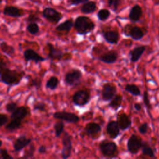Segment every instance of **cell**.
<instances>
[{"label":"cell","mask_w":159,"mask_h":159,"mask_svg":"<svg viewBox=\"0 0 159 159\" xmlns=\"http://www.w3.org/2000/svg\"><path fill=\"white\" fill-rule=\"evenodd\" d=\"M3 14L12 17H20L24 15V11L14 6H6L3 9Z\"/></svg>","instance_id":"14"},{"label":"cell","mask_w":159,"mask_h":159,"mask_svg":"<svg viewBox=\"0 0 159 159\" xmlns=\"http://www.w3.org/2000/svg\"><path fill=\"white\" fill-rule=\"evenodd\" d=\"M1 50L7 55L9 57H12L15 53L14 48L11 45L7 44L5 42H2L1 43Z\"/></svg>","instance_id":"29"},{"label":"cell","mask_w":159,"mask_h":159,"mask_svg":"<svg viewBox=\"0 0 159 159\" xmlns=\"http://www.w3.org/2000/svg\"><path fill=\"white\" fill-rule=\"evenodd\" d=\"M111 15V12L107 9H101L98 11L97 17L101 21H105L109 19Z\"/></svg>","instance_id":"31"},{"label":"cell","mask_w":159,"mask_h":159,"mask_svg":"<svg viewBox=\"0 0 159 159\" xmlns=\"http://www.w3.org/2000/svg\"><path fill=\"white\" fill-rule=\"evenodd\" d=\"M142 153L143 155L149 157L150 158H155V153L152 148L146 142H143L142 146Z\"/></svg>","instance_id":"28"},{"label":"cell","mask_w":159,"mask_h":159,"mask_svg":"<svg viewBox=\"0 0 159 159\" xmlns=\"http://www.w3.org/2000/svg\"><path fill=\"white\" fill-rule=\"evenodd\" d=\"M122 101V97L120 94H116L111 100L109 106L112 109L116 111L121 106Z\"/></svg>","instance_id":"26"},{"label":"cell","mask_w":159,"mask_h":159,"mask_svg":"<svg viewBox=\"0 0 159 159\" xmlns=\"http://www.w3.org/2000/svg\"><path fill=\"white\" fill-rule=\"evenodd\" d=\"M84 130L86 133L93 139H97L100 135L101 127L100 125L97 123L89 122L86 125Z\"/></svg>","instance_id":"12"},{"label":"cell","mask_w":159,"mask_h":159,"mask_svg":"<svg viewBox=\"0 0 159 159\" xmlns=\"http://www.w3.org/2000/svg\"><path fill=\"white\" fill-rule=\"evenodd\" d=\"M54 130H55V135L57 137H59L62 132H63L64 129V124L61 121L57 122L54 124Z\"/></svg>","instance_id":"33"},{"label":"cell","mask_w":159,"mask_h":159,"mask_svg":"<svg viewBox=\"0 0 159 159\" xmlns=\"http://www.w3.org/2000/svg\"><path fill=\"white\" fill-rule=\"evenodd\" d=\"M145 48H146L145 46L141 45V46L136 47L134 48H133L132 50H130L129 52V55L130 57V61L134 63L140 59V58L141 57L143 52H145Z\"/></svg>","instance_id":"23"},{"label":"cell","mask_w":159,"mask_h":159,"mask_svg":"<svg viewBox=\"0 0 159 159\" xmlns=\"http://www.w3.org/2000/svg\"><path fill=\"white\" fill-rule=\"evenodd\" d=\"M34 111H39L41 112H44L46 110V104L42 102H39L34 104L33 106Z\"/></svg>","instance_id":"38"},{"label":"cell","mask_w":159,"mask_h":159,"mask_svg":"<svg viewBox=\"0 0 159 159\" xmlns=\"http://www.w3.org/2000/svg\"><path fill=\"white\" fill-rule=\"evenodd\" d=\"M48 50V58L51 60H60L63 55L61 50L55 47L52 43H48L47 44Z\"/></svg>","instance_id":"19"},{"label":"cell","mask_w":159,"mask_h":159,"mask_svg":"<svg viewBox=\"0 0 159 159\" xmlns=\"http://www.w3.org/2000/svg\"><path fill=\"white\" fill-rule=\"evenodd\" d=\"M24 57L25 61H33L36 63L44 61L45 60V58L41 57L35 51L30 48L24 52Z\"/></svg>","instance_id":"13"},{"label":"cell","mask_w":159,"mask_h":159,"mask_svg":"<svg viewBox=\"0 0 159 159\" xmlns=\"http://www.w3.org/2000/svg\"><path fill=\"white\" fill-rule=\"evenodd\" d=\"M148 130V125L147 123L145 122L142 124L139 127V131L141 134H145Z\"/></svg>","instance_id":"40"},{"label":"cell","mask_w":159,"mask_h":159,"mask_svg":"<svg viewBox=\"0 0 159 159\" xmlns=\"http://www.w3.org/2000/svg\"><path fill=\"white\" fill-rule=\"evenodd\" d=\"M22 78V73L15 70L6 67L2 60L1 61V81L7 85H16L19 83Z\"/></svg>","instance_id":"1"},{"label":"cell","mask_w":159,"mask_h":159,"mask_svg":"<svg viewBox=\"0 0 159 159\" xmlns=\"http://www.w3.org/2000/svg\"><path fill=\"white\" fill-rule=\"evenodd\" d=\"M32 84L35 86H40L41 85V81L39 79H34L33 81H32Z\"/></svg>","instance_id":"46"},{"label":"cell","mask_w":159,"mask_h":159,"mask_svg":"<svg viewBox=\"0 0 159 159\" xmlns=\"http://www.w3.org/2000/svg\"><path fill=\"white\" fill-rule=\"evenodd\" d=\"M120 127L117 121L111 120L108 122L106 127V132L108 135L112 138H116L120 132Z\"/></svg>","instance_id":"17"},{"label":"cell","mask_w":159,"mask_h":159,"mask_svg":"<svg viewBox=\"0 0 159 159\" xmlns=\"http://www.w3.org/2000/svg\"><path fill=\"white\" fill-rule=\"evenodd\" d=\"M62 145L61 157L64 159L68 158L71 156L72 150L71 136L68 132H65L63 135L62 138Z\"/></svg>","instance_id":"7"},{"label":"cell","mask_w":159,"mask_h":159,"mask_svg":"<svg viewBox=\"0 0 159 159\" xmlns=\"http://www.w3.org/2000/svg\"><path fill=\"white\" fill-rule=\"evenodd\" d=\"M97 9V4L94 1H88L81 6L80 11L84 14H91Z\"/></svg>","instance_id":"24"},{"label":"cell","mask_w":159,"mask_h":159,"mask_svg":"<svg viewBox=\"0 0 159 159\" xmlns=\"http://www.w3.org/2000/svg\"><path fill=\"white\" fill-rule=\"evenodd\" d=\"M117 122L122 130H125L129 128L132 124V120L129 116L125 113H120L117 115Z\"/></svg>","instance_id":"15"},{"label":"cell","mask_w":159,"mask_h":159,"mask_svg":"<svg viewBox=\"0 0 159 159\" xmlns=\"http://www.w3.org/2000/svg\"><path fill=\"white\" fill-rule=\"evenodd\" d=\"M31 142V139L27 138L25 135L19 136L15 140L13 147L15 152H19L24 147H27Z\"/></svg>","instance_id":"18"},{"label":"cell","mask_w":159,"mask_h":159,"mask_svg":"<svg viewBox=\"0 0 159 159\" xmlns=\"http://www.w3.org/2000/svg\"><path fill=\"white\" fill-rule=\"evenodd\" d=\"M103 37L106 42L111 44L117 43L119 39V34L117 30H109L103 33Z\"/></svg>","instance_id":"21"},{"label":"cell","mask_w":159,"mask_h":159,"mask_svg":"<svg viewBox=\"0 0 159 159\" xmlns=\"http://www.w3.org/2000/svg\"><path fill=\"white\" fill-rule=\"evenodd\" d=\"M73 26H74V22L73 19H68L57 25L55 28V30L58 32H65L68 33L70 32Z\"/></svg>","instance_id":"25"},{"label":"cell","mask_w":159,"mask_h":159,"mask_svg":"<svg viewBox=\"0 0 159 159\" xmlns=\"http://www.w3.org/2000/svg\"><path fill=\"white\" fill-rule=\"evenodd\" d=\"M17 107V103L14 102H10L7 103V104L6 105V107H5L6 110L9 113L10 112L12 113V112H14Z\"/></svg>","instance_id":"39"},{"label":"cell","mask_w":159,"mask_h":159,"mask_svg":"<svg viewBox=\"0 0 159 159\" xmlns=\"http://www.w3.org/2000/svg\"><path fill=\"white\" fill-rule=\"evenodd\" d=\"M91 96L89 92L86 89L77 91L72 97V101L76 106H84L90 101Z\"/></svg>","instance_id":"4"},{"label":"cell","mask_w":159,"mask_h":159,"mask_svg":"<svg viewBox=\"0 0 159 159\" xmlns=\"http://www.w3.org/2000/svg\"><path fill=\"white\" fill-rule=\"evenodd\" d=\"M7 120H8V117L6 114L2 113L0 114V126L1 127L5 125Z\"/></svg>","instance_id":"42"},{"label":"cell","mask_w":159,"mask_h":159,"mask_svg":"<svg viewBox=\"0 0 159 159\" xmlns=\"http://www.w3.org/2000/svg\"><path fill=\"white\" fill-rule=\"evenodd\" d=\"M27 31L32 35H36L39 32V27L36 22H30L27 26Z\"/></svg>","instance_id":"34"},{"label":"cell","mask_w":159,"mask_h":159,"mask_svg":"<svg viewBox=\"0 0 159 159\" xmlns=\"http://www.w3.org/2000/svg\"><path fill=\"white\" fill-rule=\"evenodd\" d=\"M35 150V147H34V145L33 144H30L29 148L25 151V152H24L23 158H32L34 156V153Z\"/></svg>","instance_id":"35"},{"label":"cell","mask_w":159,"mask_h":159,"mask_svg":"<svg viewBox=\"0 0 159 159\" xmlns=\"http://www.w3.org/2000/svg\"><path fill=\"white\" fill-rule=\"evenodd\" d=\"M143 142L141 138L135 135L132 134L127 140V147L128 151L132 154H136L141 149Z\"/></svg>","instance_id":"6"},{"label":"cell","mask_w":159,"mask_h":159,"mask_svg":"<svg viewBox=\"0 0 159 159\" xmlns=\"http://www.w3.org/2000/svg\"><path fill=\"white\" fill-rule=\"evenodd\" d=\"M117 58H118L117 53L114 50H111L102 54L98 58L99 60H101L104 63L111 64L116 62Z\"/></svg>","instance_id":"20"},{"label":"cell","mask_w":159,"mask_h":159,"mask_svg":"<svg viewBox=\"0 0 159 159\" xmlns=\"http://www.w3.org/2000/svg\"><path fill=\"white\" fill-rule=\"evenodd\" d=\"M46 151H47V149H46V147L44 145L40 146L39 148V150H38L39 153H40V154L45 153L46 152Z\"/></svg>","instance_id":"45"},{"label":"cell","mask_w":159,"mask_h":159,"mask_svg":"<svg viewBox=\"0 0 159 159\" xmlns=\"http://www.w3.org/2000/svg\"><path fill=\"white\" fill-rule=\"evenodd\" d=\"M95 24L88 17L78 16L74 22V28L78 34L85 35L91 32L95 28Z\"/></svg>","instance_id":"2"},{"label":"cell","mask_w":159,"mask_h":159,"mask_svg":"<svg viewBox=\"0 0 159 159\" xmlns=\"http://www.w3.org/2000/svg\"><path fill=\"white\" fill-rule=\"evenodd\" d=\"M53 117L70 123H76L80 120V117L75 114L65 111L55 112L53 114Z\"/></svg>","instance_id":"9"},{"label":"cell","mask_w":159,"mask_h":159,"mask_svg":"<svg viewBox=\"0 0 159 159\" xmlns=\"http://www.w3.org/2000/svg\"><path fill=\"white\" fill-rule=\"evenodd\" d=\"M142 15V9L139 4L134 5L130 10L129 18L132 22L138 21Z\"/></svg>","instance_id":"22"},{"label":"cell","mask_w":159,"mask_h":159,"mask_svg":"<svg viewBox=\"0 0 159 159\" xmlns=\"http://www.w3.org/2000/svg\"><path fill=\"white\" fill-rule=\"evenodd\" d=\"M124 33L127 36H130L134 40H140L145 34V31L138 26L130 27L128 30L125 29Z\"/></svg>","instance_id":"11"},{"label":"cell","mask_w":159,"mask_h":159,"mask_svg":"<svg viewBox=\"0 0 159 159\" xmlns=\"http://www.w3.org/2000/svg\"><path fill=\"white\" fill-rule=\"evenodd\" d=\"M134 108H135V109L136 111H140L141 110V109H142V106H141V104L140 103L136 102V103L134 104Z\"/></svg>","instance_id":"47"},{"label":"cell","mask_w":159,"mask_h":159,"mask_svg":"<svg viewBox=\"0 0 159 159\" xmlns=\"http://www.w3.org/2000/svg\"><path fill=\"white\" fill-rule=\"evenodd\" d=\"M107 3L108 6L112 9V11H116L120 4V0H108Z\"/></svg>","instance_id":"36"},{"label":"cell","mask_w":159,"mask_h":159,"mask_svg":"<svg viewBox=\"0 0 159 159\" xmlns=\"http://www.w3.org/2000/svg\"><path fill=\"white\" fill-rule=\"evenodd\" d=\"M42 16L48 22L57 24L63 17L62 14L52 7H45L42 11Z\"/></svg>","instance_id":"5"},{"label":"cell","mask_w":159,"mask_h":159,"mask_svg":"<svg viewBox=\"0 0 159 159\" xmlns=\"http://www.w3.org/2000/svg\"><path fill=\"white\" fill-rule=\"evenodd\" d=\"M125 90L135 96H140L141 93L139 88L134 84H127L125 86Z\"/></svg>","instance_id":"30"},{"label":"cell","mask_w":159,"mask_h":159,"mask_svg":"<svg viewBox=\"0 0 159 159\" xmlns=\"http://www.w3.org/2000/svg\"><path fill=\"white\" fill-rule=\"evenodd\" d=\"M27 20L30 22H36L37 21L39 20V19L38 18V17H37L36 16L34 15V14H31L30 15L28 18H27Z\"/></svg>","instance_id":"44"},{"label":"cell","mask_w":159,"mask_h":159,"mask_svg":"<svg viewBox=\"0 0 159 159\" xmlns=\"http://www.w3.org/2000/svg\"><path fill=\"white\" fill-rule=\"evenodd\" d=\"M143 103L145 106V107L148 109L150 110L152 109V105L150 104V101L149 99V97H148V94L147 91H145L143 92Z\"/></svg>","instance_id":"37"},{"label":"cell","mask_w":159,"mask_h":159,"mask_svg":"<svg viewBox=\"0 0 159 159\" xmlns=\"http://www.w3.org/2000/svg\"><path fill=\"white\" fill-rule=\"evenodd\" d=\"M117 88L112 83H106L103 85L102 89V98L104 101H107L111 100L116 95Z\"/></svg>","instance_id":"10"},{"label":"cell","mask_w":159,"mask_h":159,"mask_svg":"<svg viewBox=\"0 0 159 159\" xmlns=\"http://www.w3.org/2000/svg\"><path fill=\"white\" fill-rule=\"evenodd\" d=\"M29 111L27 107L20 106L17 107L16 110L11 113V119H16L22 121L23 119L29 114Z\"/></svg>","instance_id":"16"},{"label":"cell","mask_w":159,"mask_h":159,"mask_svg":"<svg viewBox=\"0 0 159 159\" xmlns=\"http://www.w3.org/2000/svg\"><path fill=\"white\" fill-rule=\"evenodd\" d=\"M82 76V73L78 69H73L67 72L65 76L64 82L66 84L73 86L79 82Z\"/></svg>","instance_id":"8"},{"label":"cell","mask_w":159,"mask_h":159,"mask_svg":"<svg viewBox=\"0 0 159 159\" xmlns=\"http://www.w3.org/2000/svg\"><path fill=\"white\" fill-rule=\"evenodd\" d=\"M1 159H13V157L8 153L6 148L1 149Z\"/></svg>","instance_id":"41"},{"label":"cell","mask_w":159,"mask_h":159,"mask_svg":"<svg viewBox=\"0 0 159 159\" xmlns=\"http://www.w3.org/2000/svg\"><path fill=\"white\" fill-rule=\"evenodd\" d=\"M59 81L56 76H51L46 83V88L52 90L55 89L58 84Z\"/></svg>","instance_id":"32"},{"label":"cell","mask_w":159,"mask_h":159,"mask_svg":"<svg viewBox=\"0 0 159 159\" xmlns=\"http://www.w3.org/2000/svg\"><path fill=\"white\" fill-rule=\"evenodd\" d=\"M89 0H68V3L72 6H77L80 4H83Z\"/></svg>","instance_id":"43"},{"label":"cell","mask_w":159,"mask_h":159,"mask_svg":"<svg viewBox=\"0 0 159 159\" xmlns=\"http://www.w3.org/2000/svg\"><path fill=\"white\" fill-rule=\"evenodd\" d=\"M99 150L102 154L108 158L117 156L118 150L116 143L111 141H102L99 144Z\"/></svg>","instance_id":"3"},{"label":"cell","mask_w":159,"mask_h":159,"mask_svg":"<svg viewBox=\"0 0 159 159\" xmlns=\"http://www.w3.org/2000/svg\"><path fill=\"white\" fill-rule=\"evenodd\" d=\"M22 122L16 119H11V121L6 125L5 128L9 132L15 131L21 127Z\"/></svg>","instance_id":"27"}]
</instances>
